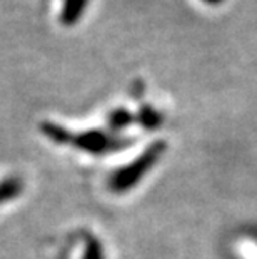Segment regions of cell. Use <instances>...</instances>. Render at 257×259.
I'll return each mask as SVG.
<instances>
[{
  "label": "cell",
  "instance_id": "obj_5",
  "mask_svg": "<svg viewBox=\"0 0 257 259\" xmlns=\"http://www.w3.org/2000/svg\"><path fill=\"white\" fill-rule=\"evenodd\" d=\"M42 132L50 141L57 142V144H69L70 137H72V134H70L67 129L62 127V125H59V124H54V122H43Z\"/></svg>",
  "mask_w": 257,
  "mask_h": 259
},
{
  "label": "cell",
  "instance_id": "obj_8",
  "mask_svg": "<svg viewBox=\"0 0 257 259\" xmlns=\"http://www.w3.org/2000/svg\"><path fill=\"white\" fill-rule=\"evenodd\" d=\"M140 120L144 125H156V124H159V120L161 119H159V115L152 111V109H142Z\"/></svg>",
  "mask_w": 257,
  "mask_h": 259
},
{
  "label": "cell",
  "instance_id": "obj_1",
  "mask_svg": "<svg viewBox=\"0 0 257 259\" xmlns=\"http://www.w3.org/2000/svg\"><path fill=\"white\" fill-rule=\"evenodd\" d=\"M162 149H164L162 142H156V146H152L149 151L142 154L137 161H134L132 164H129V166H125L120 170H117V172L111 178L112 191L122 192V191L130 189V187H134L142 179V176L154 166L157 157L161 156Z\"/></svg>",
  "mask_w": 257,
  "mask_h": 259
},
{
  "label": "cell",
  "instance_id": "obj_9",
  "mask_svg": "<svg viewBox=\"0 0 257 259\" xmlns=\"http://www.w3.org/2000/svg\"><path fill=\"white\" fill-rule=\"evenodd\" d=\"M202 2L209 4V5H219V4H222L224 0H202Z\"/></svg>",
  "mask_w": 257,
  "mask_h": 259
},
{
  "label": "cell",
  "instance_id": "obj_7",
  "mask_svg": "<svg viewBox=\"0 0 257 259\" xmlns=\"http://www.w3.org/2000/svg\"><path fill=\"white\" fill-rule=\"evenodd\" d=\"M84 259H104V249H102L100 242L97 241L95 238L87 239Z\"/></svg>",
  "mask_w": 257,
  "mask_h": 259
},
{
  "label": "cell",
  "instance_id": "obj_6",
  "mask_svg": "<svg viewBox=\"0 0 257 259\" xmlns=\"http://www.w3.org/2000/svg\"><path fill=\"white\" fill-rule=\"evenodd\" d=\"M134 120V115H130L125 109H117V111H114L111 114V117H109V125H111L112 129H122L125 127L127 124H130Z\"/></svg>",
  "mask_w": 257,
  "mask_h": 259
},
{
  "label": "cell",
  "instance_id": "obj_2",
  "mask_svg": "<svg viewBox=\"0 0 257 259\" xmlns=\"http://www.w3.org/2000/svg\"><path fill=\"white\" fill-rule=\"evenodd\" d=\"M70 142L75 146L82 149L85 152L90 154H104L109 151H114L120 146V141H117L116 137H112L107 132L102 131H87V132H80V134L70 137Z\"/></svg>",
  "mask_w": 257,
  "mask_h": 259
},
{
  "label": "cell",
  "instance_id": "obj_4",
  "mask_svg": "<svg viewBox=\"0 0 257 259\" xmlns=\"http://www.w3.org/2000/svg\"><path fill=\"white\" fill-rule=\"evenodd\" d=\"M22 187H24V184H22V179L19 178H7L0 181V206L15 199L22 192Z\"/></svg>",
  "mask_w": 257,
  "mask_h": 259
},
{
  "label": "cell",
  "instance_id": "obj_3",
  "mask_svg": "<svg viewBox=\"0 0 257 259\" xmlns=\"http://www.w3.org/2000/svg\"><path fill=\"white\" fill-rule=\"evenodd\" d=\"M90 0H64L59 20L64 27H74L82 20L87 12Z\"/></svg>",
  "mask_w": 257,
  "mask_h": 259
}]
</instances>
